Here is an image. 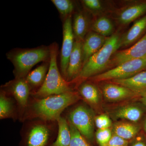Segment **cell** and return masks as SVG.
Wrapping results in <instances>:
<instances>
[{"label":"cell","instance_id":"obj_22","mask_svg":"<svg viewBox=\"0 0 146 146\" xmlns=\"http://www.w3.org/2000/svg\"><path fill=\"white\" fill-rule=\"evenodd\" d=\"M72 29L76 41L82 42L88 29V22L84 14L82 13L75 15L72 23Z\"/></svg>","mask_w":146,"mask_h":146},{"label":"cell","instance_id":"obj_23","mask_svg":"<svg viewBox=\"0 0 146 146\" xmlns=\"http://www.w3.org/2000/svg\"><path fill=\"white\" fill-rule=\"evenodd\" d=\"M92 29L97 33L103 36H109L112 33L113 26L108 18L102 17L95 21Z\"/></svg>","mask_w":146,"mask_h":146},{"label":"cell","instance_id":"obj_32","mask_svg":"<svg viewBox=\"0 0 146 146\" xmlns=\"http://www.w3.org/2000/svg\"><path fill=\"white\" fill-rule=\"evenodd\" d=\"M141 101L146 107V94L141 97Z\"/></svg>","mask_w":146,"mask_h":146},{"label":"cell","instance_id":"obj_8","mask_svg":"<svg viewBox=\"0 0 146 146\" xmlns=\"http://www.w3.org/2000/svg\"><path fill=\"white\" fill-rule=\"evenodd\" d=\"M146 57V34L132 46L116 52L112 63L116 66L129 60Z\"/></svg>","mask_w":146,"mask_h":146},{"label":"cell","instance_id":"obj_28","mask_svg":"<svg viewBox=\"0 0 146 146\" xmlns=\"http://www.w3.org/2000/svg\"><path fill=\"white\" fill-rule=\"evenodd\" d=\"M95 124L98 129L110 128L112 122L109 116L106 114H102L95 117Z\"/></svg>","mask_w":146,"mask_h":146},{"label":"cell","instance_id":"obj_24","mask_svg":"<svg viewBox=\"0 0 146 146\" xmlns=\"http://www.w3.org/2000/svg\"><path fill=\"white\" fill-rule=\"evenodd\" d=\"M13 115V107L11 100L2 91L0 96V119L11 117Z\"/></svg>","mask_w":146,"mask_h":146},{"label":"cell","instance_id":"obj_21","mask_svg":"<svg viewBox=\"0 0 146 146\" xmlns=\"http://www.w3.org/2000/svg\"><path fill=\"white\" fill-rule=\"evenodd\" d=\"M146 12V2L134 5L126 9L120 14L119 20L123 24L129 23Z\"/></svg>","mask_w":146,"mask_h":146},{"label":"cell","instance_id":"obj_18","mask_svg":"<svg viewBox=\"0 0 146 146\" xmlns=\"http://www.w3.org/2000/svg\"><path fill=\"white\" fill-rule=\"evenodd\" d=\"M143 115V111L141 108L132 104L122 106L117 110L114 113L116 118L133 122L139 121Z\"/></svg>","mask_w":146,"mask_h":146},{"label":"cell","instance_id":"obj_27","mask_svg":"<svg viewBox=\"0 0 146 146\" xmlns=\"http://www.w3.org/2000/svg\"><path fill=\"white\" fill-rule=\"evenodd\" d=\"M113 132L110 128L105 129H98L96 133V138L100 146H106L110 138L112 137Z\"/></svg>","mask_w":146,"mask_h":146},{"label":"cell","instance_id":"obj_5","mask_svg":"<svg viewBox=\"0 0 146 146\" xmlns=\"http://www.w3.org/2000/svg\"><path fill=\"white\" fill-rule=\"evenodd\" d=\"M146 69V57L126 61L115 68L94 77L96 81L124 79L131 77Z\"/></svg>","mask_w":146,"mask_h":146},{"label":"cell","instance_id":"obj_20","mask_svg":"<svg viewBox=\"0 0 146 146\" xmlns=\"http://www.w3.org/2000/svg\"><path fill=\"white\" fill-rule=\"evenodd\" d=\"M58 124V134L56 140L50 146H70L71 133L69 122L60 117L57 120Z\"/></svg>","mask_w":146,"mask_h":146},{"label":"cell","instance_id":"obj_14","mask_svg":"<svg viewBox=\"0 0 146 146\" xmlns=\"http://www.w3.org/2000/svg\"><path fill=\"white\" fill-rule=\"evenodd\" d=\"M106 40L104 36L98 33H93L87 35L82 43L83 65L103 46Z\"/></svg>","mask_w":146,"mask_h":146},{"label":"cell","instance_id":"obj_2","mask_svg":"<svg viewBox=\"0 0 146 146\" xmlns=\"http://www.w3.org/2000/svg\"><path fill=\"white\" fill-rule=\"evenodd\" d=\"M7 57L14 66L16 78H25L35 65L50 60V47L15 49L7 53Z\"/></svg>","mask_w":146,"mask_h":146},{"label":"cell","instance_id":"obj_15","mask_svg":"<svg viewBox=\"0 0 146 146\" xmlns=\"http://www.w3.org/2000/svg\"><path fill=\"white\" fill-rule=\"evenodd\" d=\"M141 128L138 125L127 122H118L113 125L112 132L121 138L128 141L136 136Z\"/></svg>","mask_w":146,"mask_h":146},{"label":"cell","instance_id":"obj_7","mask_svg":"<svg viewBox=\"0 0 146 146\" xmlns=\"http://www.w3.org/2000/svg\"><path fill=\"white\" fill-rule=\"evenodd\" d=\"M63 39L60 55V70L62 76L66 80L69 59L74 48V33L71 16L65 19L63 24Z\"/></svg>","mask_w":146,"mask_h":146},{"label":"cell","instance_id":"obj_17","mask_svg":"<svg viewBox=\"0 0 146 146\" xmlns=\"http://www.w3.org/2000/svg\"><path fill=\"white\" fill-rule=\"evenodd\" d=\"M79 93L84 100L93 107L99 105L101 101L100 91L96 86L92 84L83 83L79 88Z\"/></svg>","mask_w":146,"mask_h":146},{"label":"cell","instance_id":"obj_6","mask_svg":"<svg viewBox=\"0 0 146 146\" xmlns=\"http://www.w3.org/2000/svg\"><path fill=\"white\" fill-rule=\"evenodd\" d=\"M95 117L92 110L85 106L81 105L70 112L69 121L84 138L92 140L94 136Z\"/></svg>","mask_w":146,"mask_h":146},{"label":"cell","instance_id":"obj_13","mask_svg":"<svg viewBox=\"0 0 146 146\" xmlns=\"http://www.w3.org/2000/svg\"><path fill=\"white\" fill-rule=\"evenodd\" d=\"M50 130L42 124L35 125L30 130L27 140V146H46L50 136Z\"/></svg>","mask_w":146,"mask_h":146},{"label":"cell","instance_id":"obj_3","mask_svg":"<svg viewBox=\"0 0 146 146\" xmlns=\"http://www.w3.org/2000/svg\"><path fill=\"white\" fill-rule=\"evenodd\" d=\"M58 48L56 43L50 46V65L46 76L42 86L33 93L34 97L37 99L72 91L58 67Z\"/></svg>","mask_w":146,"mask_h":146},{"label":"cell","instance_id":"obj_1","mask_svg":"<svg viewBox=\"0 0 146 146\" xmlns=\"http://www.w3.org/2000/svg\"><path fill=\"white\" fill-rule=\"evenodd\" d=\"M79 99L78 95L73 91L38 99L29 108L27 116L44 121H57L62 112Z\"/></svg>","mask_w":146,"mask_h":146},{"label":"cell","instance_id":"obj_10","mask_svg":"<svg viewBox=\"0 0 146 146\" xmlns=\"http://www.w3.org/2000/svg\"><path fill=\"white\" fill-rule=\"evenodd\" d=\"M82 46V42L78 41L75 42L67 69L66 80L68 82L72 81L79 76L83 67Z\"/></svg>","mask_w":146,"mask_h":146},{"label":"cell","instance_id":"obj_29","mask_svg":"<svg viewBox=\"0 0 146 146\" xmlns=\"http://www.w3.org/2000/svg\"><path fill=\"white\" fill-rule=\"evenodd\" d=\"M128 143V141L113 133L106 146H127Z\"/></svg>","mask_w":146,"mask_h":146},{"label":"cell","instance_id":"obj_26","mask_svg":"<svg viewBox=\"0 0 146 146\" xmlns=\"http://www.w3.org/2000/svg\"><path fill=\"white\" fill-rule=\"evenodd\" d=\"M69 122L71 133V140L70 146H92L74 125Z\"/></svg>","mask_w":146,"mask_h":146},{"label":"cell","instance_id":"obj_30","mask_svg":"<svg viewBox=\"0 0 146 146\" xmlns=\"http://www.w3.org/2000/svg\"><path fill=\"white\" fill-rule=\"evenodd\" d=\"M83 3L87 7L93 10H99L102 7L101 3L98 0H84Z\"/></svg>","mask_w":146,"mask_h":146},{"label":"cell","instance_id":"obj_25","mask_svg":"<svg viewBox=\"0 0 146 146\" xmlns=\"http://www.w3.org/2000/svg\"><path fill=\"white\" fill-rule=\"evenodd\" d=\"M51 1L63 17L67 18L70 16L74 10V4L70 0H52Z\"/></svg>","mask_w":146,"mask_h":146},{"label":"cell","instance_id":"obj_12","mask_svg":"<svg viewBox=\"0 0 146 146\" xmlns=\"http://www.w3.org/2000/svg\"><path fill=\"white\" fill-rule=\"evenodd\" d=\"M111 81L128 88L140 97L146 94V71H142L129 78L113 80Z\"/></svg>","mask_w":146,"mask_h":146},{"label":"cell","instance_id":"obj_4","mask_svg":"<svg viewBox=\"0 0 146 146\" xmlns=\"http://www.w3.org/2000/svg\"><path fill=\"white\" fill-rule=\"evenodd\" d=\"M121 46V39L118 35H114L110 36L103 46L83 65L79 76L87 78L98 74L105 69L112 55Z\"/></svg>","mask_w":146,"mask_h":146},{"label":"cell","instance_id":"obj_9","mask_svg":"<svg viewBox=\"0 0 146 146\" xmlns=\"http://www.w3.org/2000/svg\"><path fill=\"white\" fill-rule=\"evenodd\" d=\"M4 87L23 108L27 106L31 88L25 78H15L7 82Z\"/></svg>","mask_w":146,"mask_h":146},{"label":"cell","instance_id":"obj_16","mask_svg":"<svg viewBox=\"0 0 146 146\" xmlns=\"http://www.w3.org/2000/svg\"><path fill=\"white\" fill-rule=\"evenodd\" d=\"M49 65L48 62H45L27 75L25 78L31 89L42 86L46 76Z\"/></svg>","mask_w":146,"mask_h":146},{"label":"cell","instance_id":"obj_31","mask_svg":"<svg viewBox=\"0 0 146 146\" xmlns=\"http://www.w3.org/2000/svg\"><path fill=\"white\" fill-rule=\"evenodd\" d=\"M132 146H146V145L142 141H138L133 144Z\"/></svg>","mask_w":146,"mask_h":146},{"label":"cell","instance_id":"obj_33","mask_svg":"<svg viewBox=\"0 0 146 146\" xmlns=\"http://www.w3.org/2000/svg\"><path fill=\"white\" fill-rule=\"evenodd\" d=\"M143 128L144 130L145 131V132L146 133V119L144 121L143 124Z\"/></svg>","mask_w":146,"mask_h":146},{"label":"cell","instance_id":"obj_19","mask_svg":"<svg viewBox=\"0 0 146 146\" xmlns=\"http://www.w3.org/2000/svg\"><path fill=\"white\" fill-rule=\"evenodd\" d=\"M146 29V15L136 21L123 39H121V46H126L133 43L141 36Z\"/></svg>","mask_w":146,"mask_h":146},{"label":"cell","instance_id":"obj_11","mask_svg":"<svg viewBox=\"0 0 146 146\" xmlns=\"http://www.w3.org/2000/svg\"><path fill=\"white\" fill-rule=\"evenodd\" d=\"M105 98L109 102H119L140 97L131 90L115 84H106L103 87Z\"/></svg>","mask_w":146,"mask_h":146}]
</instances>
